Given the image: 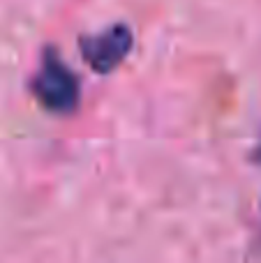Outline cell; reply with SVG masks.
I'll return each instance as SVG.
<instances>
[{"label": "cell", "instance_id": "1", "mask_svg": "<svg viewBox=\"0 0 261 263\" xmlns=\"http://www.w3.org/2000/svg\"><path fill=\"white\" fill-rule=\"evenodd\" d=\"M35 92L44 106L53 111H69L77 102V77L58 58L44 60L40 74L35 77Z\"/></svg>", "mask_w": 261, "mask_h": 263}, {"label": "cell", "instance_id": "2", "mask_svg": "<svg viewBox=\"0 0 261 263\" xmlns=\"http://www.w3.org/2000/svg\"><path fill=\"white\" fill-rule=\"evenodd\" d=\"M129 46H132V35H129V30L123 26H116L100 37L83 40L81 49H83L86 60L97 72H109L111 67H116V65L125 58Z\"/></svg>", "mask_w": 261, "mask_h": 263}]
</instances>
